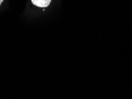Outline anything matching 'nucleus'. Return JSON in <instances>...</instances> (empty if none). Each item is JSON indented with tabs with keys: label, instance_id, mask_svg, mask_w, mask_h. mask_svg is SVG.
<instances>
[{
	"label": "nucleus",
	"instance_id": "nucleus-1",
	"mask_svg": "<svg viewBox=\"0 0 132 99\" xmlns=\"http://www.w3.org/2000/svg\"><path fill=\"white\" fill-rule=\"evenodd\" d=\"M32 4L40 8H45L50 5L51 0H31Z\"/></svg>",
	"mask_w": 132,
	"mask_h": 99
},
{
	"label": "nucleus",
	"instance_id": "nucleus-2",
	"mask_svg": "<svg viewBox=\"0 0 132 99\" xmlns=\"http://www.w3.org/2000/svg\"><path fill=\"white\" fill-rule=\"evenodd\" d=\"M3 1H4V0H0V6H1V4H2V3H3Z\"/></svg>",
	"mask_w": 132,
	"mask_h": 99
}]
</instances>
